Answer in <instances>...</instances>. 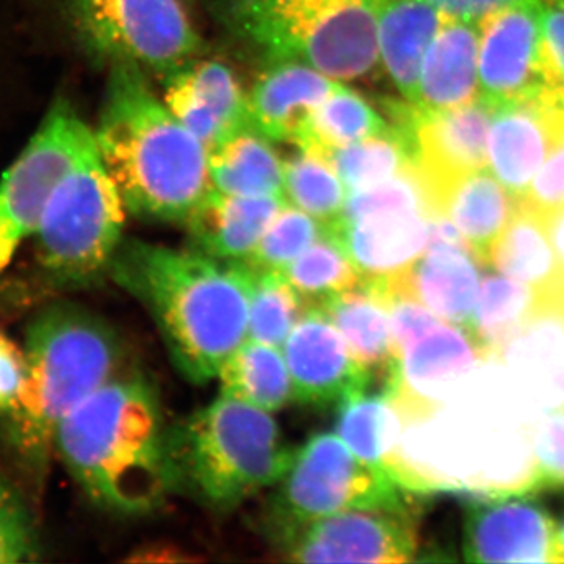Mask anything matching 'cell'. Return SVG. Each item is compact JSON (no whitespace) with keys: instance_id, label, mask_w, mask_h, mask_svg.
<instances>
[{"instance_id":"cell-42","label":"cell","mask_w":564,"mask_h":564,"mask_svg":"<svg viewBox=\"0 0 564 564\" xmlns=\"http://www.w3.org/2000/svg\"><path fill=\"white\" fill-rule=\"evenodd\" d=\"M24 350L0 333V414H7L24 378Z\"/></svg>"},{"instance_id":"cell-33","label":"cell","mask_w":564,"mask_h":564,"mask_svg":"<svg viewBox=\"0 0 564 564\" xmlns=\"http://www.w3.org/2000/svg\"><path fill=\"white\" fill-rule=\"evenodd\" d=\"M282 193L285 202L322 225L339 218L348 198V188L332 161L303 150L282 162Z\"/></svg>"},{"instance_id":"cell-43","label":"cell","mask_w":564,"mask_h":564,"mask_svg":"<svg viewBox=\"0 0 564 564\" xmlns=\"http://www.w3.org/2000/svg\"><path fill=\"white\" fill-rule=\"evenodd\" d=\"M448 17L480 21L486 14L527 0H429ZM541 2V0H540Z\"/></svg>"},{"instance_id":"cell-26","label":"cell","mask_w":564,"mask_h":564,"mask_svg":"<svg viewBox=\"0 0 564 564\" xmlns=\"http://www.w3.org/2000/svg\"><path fill=\"white\" fill-rule=\"evenodd\" d=\"M321 310L334 323L352 355L383 389L397 369V345L391 314L372 281L362 280L350 291L337 293Z\"/></svg>"},{"instance_id":"cell-13","label":"cell","mask_w":564,"mask_h":564,"mask_svg":"<svg viewBox=\"0 0 564 564\" xmlns=\"http://www.w3.org/2000/svg\"><path fill=\"white\" fill-rule=\"evenodd\" d=\"M397 345V369L384 391L402 421L443 410L464 378L488 361L469 329L433 315Z\"/></svg>"},{"instance_id":"cell-41","label":"cell","mask_w":564,"mask_h":564,"mask_svg":"<svg viewBox=\"0 0 564 564\" xmlns=\"http://www.w3.org/2000/svg\"><path fill=\"white\" fill-rule=\"evenodd\" d=\"M543 62L547 87L564 80V10L544 6Z\"/></svg>"},{"instance_id":"cell-9","label":"cell","mask_w":564,"mask_h":564,"mask_svg":"<svg viewBox=\"0 0 564 564\" xmlns=\"http://www.w3.org/2000/svg\"><path fill=\"white\" fill-rule=\"evenodd\" d=\"M434 217L413 163L389 180L348 192L340 217L323 226L362 280H391L406 273L425 252Z\"/></svg>"},{"instance_id":"cell-2","label":"cell","mask_w":564,"mask_h":564,"mask_svg":"<svg viewBox=\"0 0 564 564\" xmlns=\"http://www.w3.org/2000/svg\"><path fill=\"white\" fill-rule=\"evenodd\" d=\"M95 139L135 217L185 221L212 191L206 148L155 96L139 66L111 65Z\"/></svg>"},{"instance_id":"cell-17","label":"cell","mask_w":564,"mask_h":564,"mask_svg":"<svg viewBox=\"0 0 564 564\" xmlns=\"http://www.w3.org/2000/svg\"><path fill=\"white\" fill-rule=\"evenodd\" d=\"M162 79L163 102L207 152L234 133L251 128L248 95L225 63L195 57Z\"/></svg>"},{"instance_id":"cell-46","label":"cell","mask_w":564,"mask_h":564,"mask_svg":"<svg viewBox=\"0 0 564 564\" xmlns=\"http://www.w3.org/2000/svg\"><path fill=\"white\" fill-rule=\"evenodd\" d=\"M556 551H558V563H564V518L556 522Z\"/></svg>"},{"instance_id":"cell-47","label":"cell","mask_w":564,"mask_h":564,"mask_svg":"<svg viewBox=\"0 0 564 564\" xmlns=\"http://www.w3.org/2000/svg\"><path fill=\"white\" fill-rule=\"evenodd\" d=\"M544 6L555 7V9L564 10V0H541Z\"/></svg>"},{"instance_id":"cell-18","label":"cell","mask_w":564,"mask_h":564,"mask_svg":"<svg viewBox=\"0 0 564 564\" xmlns=\"http://www.w3.org/2000/svg\"><path fill=\"white\" fill-rule=\"evenodd\" d=\"M564 143V107L541 93L530 101L494 109L488 170L521 199L534 174Z\"/></svg>"},{"instance_id":"cell-21","label":"cell","mask_w":564,"mask_h":564,"mask_svg":"<svg viewBox=\"0 0 564 564\" xmlns=\"http://www.w3.org/2000/svg\"><path fill=\"white\" fill-rule=\"evenodd\" d=\"M421 177L434 215L451 221L486 265L489 250L518 209V198L488 169Z\"/></svg>"},{"instance_id":"cell-40","label":"cell","mask_w":564,"mask_h":564,"mask_svg":"<svg viewBox=\"0 0 564 564\" xmlns=\"http://www.w3.org/2000/svg\"><path fill=\"white\" fill-rule=\"evenodd\" d=\"M530 209L547 218L564 207V143L534 174L525 195L519 199Z\"/></svg>"},{"instance_id":"cell-27","label":"cell","mask_w":564,"mask_h":564,"mask_svg":"<svg viewBox=\"0 0 564 564\" xmlns=\"http://www.w3.org/2000/svg\"><path fill=\"white\" fill-rule=\"evenodd\" d=\"M486 265L529 285L540 300L564 288V274L549 234L547 220L519 199L513 218L489 250Z\"/></svg>"},{"instance_id":"cell-19","label":"cell","mask_w":564,"mask_h":564,"mask_svg":"<svg viewBox=\"0 0 564 564\" xmlns=\"http://www.w3.org/2000/svg\"><path fill=\"white\" fill-rule=\"evenodd\" d=\"M480 265L466 240L429 239L425 252L406 273L381 281L443 321L467 328L480 293Z\"/></svg>"},{"instance_id":"cell-24","label":"cell","mask_w":564,"mask_h":564,"mask_svg":"<svg viewBox=\"0 0 564 564\" xmlns=\"http://www.w3.org/2000/svg\"><path fill=\"white\" fill-rule=\"evenodd\" d=\"M480 21L445 18L422 63L417 106L451 110L480 98Z\"/></svg>"},{"instance_id":"cell-20","label":"cell","mask_w":564,"mask_h":564,"mask_svg":"<svg viewBox=\"0 0 564 564\" xmlns=\"http://www.w3.org/2000/svg\"><path fill=\"white\" fill-rule=\"evenodd\" d=\"M343 80L299 62H272L248 95L251 128L272 141L299 144L314 111Z\"/></svg>"},{"instance_id":"cell-11","label":"cell","mask_w":564,"mask_h":564,"mask_svg":"<svg viewBox=\"0 0 564 564\" xmlns=\"http://www.w3.org/2000/svg\"><path fill=\"white\" fill-rule=\"evenodd\" d=\"M95 141V131L68 101L52 104L0 180V276L35 236L55 184Z\"/></svg>"},{"instance_id":"cell-32","label":"cell","mask_w":564,"mask_h":564,"mask_svg":"<svg viewBox=\"0 0 564 564\" xmlns=\"http://www.w3.org/2000/svg\"><path fill=\"white\" fill-rule=\"evenodd\" d=\"M388 128V122L369 101L340 84L314 111L296 148L328 159L334 150L369 139Z\"/></svg>"},{"instance_id":"cell-6","label":"cell","mask_w":564,"mask_h":564,"mask_svg":"<svg viewBox=\"0 0 564 564\" xmlns=\"http://www.w3.org/2000/svg\"><path fill=\"white\" fill-rule=\"evenodd\" d=\"M386 0H220L225 24L270 62H299L337 80H358L380 62Z\"/></svg>"},{"instance_id":"cell-14","label":"cell","mask_w":564,"mask_h":564,"mask_svg":"<svg viewBox=\"0 0 564 564\" xmlns=\"http://www.w3.org/2000/svg\"><path fill=\"white\" fill-rule=\"evenodd\" d=\"M543 11V2L527 0L481 18L480 99L494 109L530 101L547 88Z\"/></svg>"},{"instance_id":"cell-29","label":"cell","mask_w":564,"mask_h":564,"mask_svg":"<svg viewBox=\"0 0 564 564\" xmlns=\"http://www.w3.org/2000/svg\"><path fill=\"white\" fill-rule=\"evenodd\" d=\"M540 307V296L529 285L503 274H488L467 329L480 345L486 359L500 361Z\"/></svg>"},{"instance_id":"cell-34","label":"cell","mask_w":564,"mask_h":564,"mask_svg":"<svg viewBox=\"0 0 564 564\" xmlns=\"http://www.w3.org/2000/svg\"><path fill=\"white\" fill-rule=\"evenodd\" d=\"M348 192L389 180L413 165L414 141L389 126L384 132L334 150L328 155Z\"/></svg>"},{"instance_id":"cell-30","label":"cell","mask_w":564,"mask_h":564,"mask_svg":"<svg viewBox=\"0 0 564 564\" xmlns=\"http://www.w3.org/2000/svg\"><path fill=\"white\" fill-rule=\"evenodd\" d=\"M221 395L261 408L278 411L293 400L291 372L281 348L245 340L223 364Z\"/></svg>"},{"instance_id":"cell-31","label":"cell","mask_w":564,"mask_h":564,"mask_svg":"<svg viewBox=\"0 0 564 564\" xmlns=\"http://www.w3.org/2000/svg\"><path fill=\"white\" fill-rule=\"evenodd\" d=\"M336 434L364 463L384 470V462L392 454L400 433L402 419L388 393L367 391L351 393L339 404Z\"/></svg>"},{"instance_id":"cell-12","label":"cell","mask_w":564,"mask_h":564,"mask_svg":"<svg viewBox=\"0 0 564 564\" xmlns=\"http://www.w3.org/2000/svg\"><path fill=\"white\" fill-rule=\"evenodd\" d=\"M415 510H348L311 519L270 538L285 560L299 563L413 562Z\"/></svg>"},{"instance_id":"cell-3","label":"cell","mask_w":564,"mask_h":564,"mask_svg":"<svg viewBox=\"0 0 564 564\" xmlns=\"http://www.w3.org/2000/svg\"><path fill=\"white\" fill-rule=\"evenodd\" d=\"M54 451L107 510L150 513L173 492L161 402L139 375H117L70 411L55 432Z\"/></svg>"},{"instance_id":"cell-4","label":"cell","mask_w":564,"mask_h":564,"mask_svg":"<svg viewBox=\"0 0 564 564\" xmlns=\"http://www.w3.org/2000/svg\"><path fill=\"white\" fill-rule=\"evenodd\" d=\"M24 378L9 413V437L40 474L63 419L120 375L122 345L98 315L76 304H51L25 336Z\"/></svg>"},{"instance_id":"cell-16","label":"cell","mask_w":564,"mask_h":564,"mask_svg":"<svg viewBox=\"0 0 564 564\" xmlns=\"http://www.w3.org/2000/svg\"><path fill=\"white\" fill-rule=\"evenodd\" d=\"M291 372L293 400L310 406L340 403L367 391L372 375L359 364L321 307H310L281 347Z\"/></svg>"},{"instance_id":"cell-45","label":"cell","mask_w":564,"mask_h":564,"mask_svg":"<svg viewBox=\"0 0 564 564\" xmlns=\"http://www.w3.org/2000/svg\"><path fill=\"white\" fill-rule=\"evenodd\" d=\"M544 93L547 98L552 99V101L564 107V80L560 82V84L552 85V87L545 88Z\"/></svg>"},{"instance_id":"cell-39","label":"cell","mask_w":564,"mask_h":564,"mask_svg":"<svg viewBox=\"0 0 564 564\" xmlns=\"http://www.w3.org/2000/svg\"><path fill=\"white\" fill-rule=\"evenodd\" d=\"M532 454L538 489L564 488V404L532 430Z\"/></svg>"},{"instance_id":"cell-36","label":"cell","mask_w":564,"mask_h":564,"mask_svg":"<svg viewBox=\"0 0 564 564\" xmlns=\"http://www.w3.org/2000/svg\"><path fill=\"white\" fill-rule=\"evenodd\" d=\"M252 273L248 339L281 348L306 313V304L281 270Z\"/></svg>"},{"instance_id":"cell-10","label":"cell","mask_w":564,"mask_h":564,"mask_svg":"<svg viewBox=\"0 0 564 564\" xmlns=\"http://www.w3.org/2000/svg\"><path fill=\"white\" fill-rule=\"evenodd\" d=\"M185 2L65 0V6L77 39L98 61L165 76L202 51V36Z\"/></svg>"},{"instance_id":"cell-25","label":"cell","mask_w":564,"mask_h":564,"mask_svg":"<svg viewBox=\"0 0 564 564\" xmlns=\"http://www.w3.org/2000/svg\"><path fill=\"white\" fill-rule=\"evenodd\" d=\"M445 18L429 0H386L378 25L380 62L406 101H419L422 63Z\"/></svg>"},{"instance_id":"cell-37","label":"cell","mask_w":564,"mask_h":564,"mask_svg":"<svg viewBox=\"0 0 564 564\" xmlns=\"http://www.w3.org/2000/svg\"><path fill=\"white\" fill-rule=\"evenodd\" d=\"M325 226L306 212L284 204L270 223L248 258L242 259L252 272L284 270L322 236Z\"/></svg>"},{"instance_id":"cell-28","label":"cell","mask_w":564,"mask_h":564,"mask_svg":"<svg viewBox=\"0 0 564 564\" xmlns=\"http://www.w3.org/2000/svg\"><path fill=\"white\" fill-rule=\"evenodd\" d=\"M269 139L248 128L207 152L212 188L232 196L282 193V161Z\"/></svg>"},{"instance_id":"cell-5","label":"cell","mask_w":564,"mask_h":564,"mask_svg":"<svg viewBox=\"0 0 564 564\" xmlns=\"http://www.w3.org/2000/svg\"><path fill=\"white\" fill-rule=\"evenodd\" d=\"M295 452L269 411L220 395L166 429L173 492L228 511L280 484Z\"/></svg>"},{"instance_id":"cell-8","label":"cell","mask_w":564,"mask_h":564,"mask_svg":"<svg viewBox=\"0 0 564 564\" xmlns=\"http://www.w3.org/2000/svg\"><path fill=\"white\" fill-rule=\"evenodd\" d=\"M417 497L364 463L337 434H315L295 452L270 500L267 533L272 538L289 527L348 510H415Z\"/></svg>"},{"instance_id":"cell-38","label":"cell","mask_w":564,"mask_h":564,"mask_svg":"<svg viewBox=\"0 0 564 564\" xmlns=\"http://www.w3.org/2000/svg\"><path fill=\"white\" fill-rule=\"evenodd\" d=\"M39 551V534L28 505L0 475V564L31 562Z\"/></svg>"},{"instance_id":"cell-44","label":"cell","mask_w":564,"mask_h":564,"mask_svg":"<svg viewBox=\"0 0 564 564\" xmlns=\"http://www.w3.org/2000/svg\"><path fill=\"white\" fill-rule=\"evenodd\" d=\"M545 220H547L549 234H551L552 243H554L560 269L564 274V207L556 210L555 214L549 215Z\"/></svg>"},{"instance_id":"cell-35","label":"cell","mask_w":564,"mask_h":564,"mask_svg":"<svg viewBox=\"0 0 564 564\" xmlns=\"http://www.w3.org/2000/svg\"><path fill=\"white\" fill-rule=\"evenodd\" d=\"M281 272L307 310L321 307L337 293L350 291L362 281L347 252L326 231Z\"/></svg>"},{"instance_id":"cell-1","label":"cell","mask_w":564,"mask_h":564,"mask_svg":"<svg viewBox=\"0 0 564 564\" xmlns=\"http://www.w3.org/2000/svg\"><path fill=\"white\" fill-rule=\"evenodd\" d=\"M109 276L147 307L192 383L218 377L248 337L254 273L243 261L122 240Z\"/></svg>"},{"instance_id":"cell-15","label":"cell","mask_w":564,"mask_h":564,"mask_svg":"<svg viewBox=\"0 0 564 564\" xmlns=\"http://www.w3.org/2000/svg\"><path fill=\"white\" fill-rule=\"evenodd\" d=\"M464 560L469 563H558L556 522L525 494L466 503Z\"/></svg>"},{"instance_id":"cell-23","label":"cell","mask_w":564,"mask_h":564,"mask_svg":"<svg viewBox=\"0 0 564 564\" xmlns=\"http://www.w3.org/2000/svg\"><path fill=\"white\" fill-rule=\"evenodd\" d=\"M284 204V195L232 196L212 188L184 221L193 250L225 261H242Z\"/></svg>"},{"instance_id":"cell-22","label":"cell","mask_w":564,"mask_h":564,"mask_svg":"<svg viewBox=\"0 0 564 564\" xmlns=\"http://www.w3.org/2000/svg\"><path fill=\"white\" fill-rule=\"evenodd\" d=\"M494 107L478 98L451 110L414 117L415 165L425 177H448L488 169V135Z\"/></svg>"},{"instance_id":"cell-7","label":"cell","mask_w":564,"mask_h":564,"mask_svg":"<svg viewBox=\"0 0 564 564\" xmlns=\"http://www.w3.org/2000/svg\"><path fill=\"white\" fill-rule=\"evenodd\" d=\"M124 214L95 141L55 184L33 236L44 288L76 292L109 276L122 243Z\"/></svg>"}]
</instances>
